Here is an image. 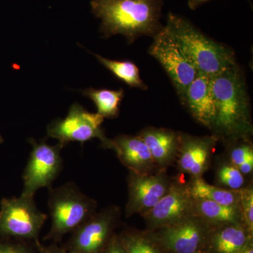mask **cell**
Listing matches in <instances>:
<instances>
[{"label": "cell", "instance_id": "obj_1", "mask_svg": "<svg viewBox=\"0 0 253 253\" xmlns=\"http://www.w3.org/2000/svg\"><path fill=\"white\" fill-rule=\"evenodd\" d=\"M91 11L101 20L100 31L104 38L126 37L132 44L141 36L154 38L163 29V0H92Z\"/></svg>", "mask_w": 253, "mask_h": 253}, {"label": "cell", "instance_id": "obj_2", "mask_svg": "<svg viewBox=\"0 0 253 253\" xmlns=\"http://www.w3.org/2000/svg\"><path fill=\"white\" fill-rule=\"evenodd\" d=\"M211 85L215 108L211 129L231 138L251 134L250 96L244 73L239 65L211 77Z\"/></svg>", "mask_w": 253, "mask_h": 253}, {"label": "cell", "instance_id": "obj_3", "mask_svg": "<svg viewBox=\"0 0 253 253\" xmlns=\"http://www.w3.org/2000/svg\"><path fill=\"white\" fill-rule=\"evenodd\" d=\"M166 27L199 72L212 77L237 64L233 49L208 38L186 18L169 13Z\"/></svg>", "mask_w": 253, "mask_h": 253}, {"label": "cell", "instance_id": "obj_4", "mask_svg": "<svg viewBox=\"0 0 253 253\" xmlns=\"http://www.w3.org/2000/svg\"><path fill=\"white\" fill-rule=\"evenodd\" d=\"M48 207L51 229L44 239L59 242L63 236L94 215L96 203L83 194L75 183L68 182L55 189L50 188Z\"/></svg>", "mask_w": 253, "mask_h": 253}, {"label": "cell", "instance_id": "obj_5", "mask_svg": "<svg viewBox=\"0 0 253 253\" xmlns=\"http://www.w3.org/2000/svg\"><path fill=\"white\" fill-rule=\"evenodd\" d=\"M47 215L37 207L34 197L2 199L0 207V236L25 241L38 240Z\"/></svg>", "mask_w": 253, "mask_h": 253}, {"label": "cell", "instance_id": "obj_6", "mask_svg": "<svg viewBox=\"0 0 253 253\" xmlns=\"http://www.w3.org/2000/svg\"><path fill=\"white\" fill-rule=\"evenodd\" d=\"M32 146L27 165L23 173L22 196L34 197L41 188H51L63 168L61 152L65 146L58 143L52 146L44 139H30Z\"/></svg>", "mask_w": 253, "mask_h": 253}, {"label": "cell", "instance_id": "obj_7", "mask_svg": "<svg viewBox=\"0 0 253 253\" xmlns=\"http://www.w3.org/2000/svg\"><path fill=\"white\" fill-rule=\"evenodd\" d=\"M104 118L98 113L86 111L81 105L73 104L67 116L63 119L57 118L47 126V136L57 139L59 143L66 146L70 142L81 144L98 138L104 147L111 149V140L105 135L101 128Z\"/></svg>", "mask_w": 253, "mask_h": 253}, {"label": "cell", "instance_id": "obj_8", "mask_svg": "<svg viewBox=\"0 0 253 253\" xmlns=\"http://www.w3.org/2000/svg\"><path fill=\"white\" fill-rule=\"evenodd\" d=\"M153 39L149 53L164 68L181 98L199 71L166 26Z\"/></svg>", "mask_w": 253, "mask_h": 253}, {"label": "cell", "instance_id": "obj_9", "mask_svg": "<svg viewBox=\"0 0 253 253\" xmlns=\"http://www.w3.org/2000/svg\"><path fill=\"white\" fill-rule=\"evenodd\" d=\"M114 210L95 214L72 232L66 250L72 253H101L114 225Z\"/></svg>", "mask_w": 253, "mask_h": 253}, {"label": "cell", "instance_id": "obj_10", "mask_svg": "<svg viewBox=\"0 0 253 253\" xmlns=\"http://www.w3.org/2000/svg\"><path fill=\"white\" fill-rule=\"evenodd\" d=\"M129 201L127 214H144L151 211L165 196L170 186L162 176L131 172L128 180Z\"/></svg>", "mask_w": 253, "mask_h": 253}, {"label": "cell", "instance_id": "obj_11", "mask_svg": "<svg viewBox=\"0 0 253 253\" xmlns=\"http://www.w3.org/2000/svg\"><path fill=\"white\" fill-rule=\"evenodd\" d=\"M193 203L189 190L170 186L167 194L144 216L153 225H171L189 217L194 208Z\"/></svg>", "mask_w": 253, "mask_h": 253}, {"label": "cell", "instance_id": "obj_12", "mask_svg": "<svg viewBox=\"0 0 253 253\" xmlns=\"http://www.w3.org/2000/svg\"><path fill=\"white\" fill-rule=\"evenodd\" d=\"M180 99L196 121L208 128H212L215 108L211 76L198 72Z\"/></svg>", "mask_w": 253, "mask_h": 253}, {"label": "cell", "instance_id": "obj_13", "mask_svg": "<svg viewBox=\"0 0 253 253\" xmlns=\"http://www.w3.org/2000/svg\"><path fill=\"white\" fill-rule=\"evenodd\" d=\"M204 238L201 226L189 217L166 226L161 235L163 244L174 253H197Z\"/></svg>", "mask_w": 253, "mask_h": 253}, {"label": "cell", "instance_id": "obj_14", "mask_svg": "<svg viewBox=\"0 0 253 253\" xmlns=\"http://www.w3.org/2000/svg\"><path fill=\"white\" fill-rule=\"evenodd\" d=\"M111 149L116 151L121 162L136 174H145L154 161L140 136L121 134L111 140Z\"/></svg>", "mask_w": 253, "mask_h": 253}, {"label": "cell", "instance_id": "obj_15", "mask_svg": "<svg viewBox=\"0 0 253 253\" xmlns=\"http://www.w3.org/2000/svg\"><path fill=\"white\" fill-rule=\"evenodd\" d=\"M216 139L211 137H187L182 139L179 167L195 177H200L207 168L211 148Z\"/></svg>", "mask_w": 253, "mask_h": 253}, {"label": "cell", "instance_id": "obj_16", "mask_svg": "<svg viewBox=\"0 0 253 253\" xmlns=\"http://www.w3.org/2000/svg\"><path fill=\"white\" fill-rule=\"evenodd\" d=\"M152 156L154 162L166 164L175 154L179 136L172 130L158 128H148L139 134Z\"/></svg>", "mask_w": 253, "mask_h": 253}, {"label": "cell", "instance_id": "obj_17", "mask_svg": "<svg viewBox=\"0 0 253 253\" xmlns=\"http://www.w3.org/2000/svg\"><path fill=\"white\" fill-rule=\"evenodd\" d=\"M82 94L94 103L98 114L105 118L118 117L120 106L124 97V89H94L89 87L81 91Z\"/></svg>", "mask_w": 253, "mask_h": 253}, {"label": "cell", "instance_id": "obj_18", "mask_svg": "<svg viewBox=\"0 0 253 253\" xmlns=\"http://www.w3.org/2000/svg\"><path fill=\"white\" fill-rule=\"evenodd\" d=\"M93 54L99 62L111 71L113 76L119 81L126 83L130 87L139 88L142 90L148 89V86L141 79L139 68L132 61L129 60L116 61L106 59L99 54Z\"/></svg>", "mask_w": 253, "mask_h": 253}, {"label": "cell", "instance_id": "obj_19", "mask_svg": "<svg viewBox=\"0 0 253 253\" xmlns=\"http://www.w3.org/2000/svg\"><path fill=\"white\" fill-rule=\"evenodd\" d=\"M189 191L195 200H206L228 206H238L239 203V194L211 185L200 177L193 181Z\"/></svg>", "mask_w": 253, "mask_h": 253}, {"label": "cell", "instance_id": "obj_20", "mask_svg": "<svg viewBox=\"0 0 253 253\" xmlns=\"http://www.w3.org/2000/svg\"><path fill=\"white\" fill-rule=\"evenodd\" d=\"M248 246L246 231L236 224L221 229L213 240V248L217 253H241Z\"/></svg>", "mask_w": 253, "mask_h": 253}, {"label": "cell", "instance_id": "obj_21", "mask_svg": "<svg viewBox=\"0 0 253 253\" xmlns=\"http://www.w3.org/2000/svg\"><path fill=\"white\" fill-rule=\"evenodd\" d=\"M196 201L195 208L200 215L212 222L236 224L241 219V210L238 206H224L206 200Z\"/></svg>", "mask_w": 253, "mask_h": 253}, {"label": "cell", "instance_id": "obj_22", "mask_svg": "<svg viewBox=\"0 0 253 253\" xmlns=\"http://www.w3.org/2000/svg\"><path fill=\"white\" fill-rule=\"evenodd\" d=\"M119 239L126 253H161L149 240L141 236L126 234Z\"/></svg>", "mask_w": 253, "mask_h": 253}, {"label": "cell", "instance_id": "obj_23", "mask_svg": "<svg viewBox=\"0 0 253 253\" xmlns=\"http://www.w3.org/2000/svg\"><path fill=\"white\" fill-rule=\"evenodd\" d=\"M218 179L224 185L234 190L241 189L244 184L242 173L234 166H224L218 172Z\"/></svg>", "mask_w": 253, "mask_h": 253}, {"label": "cell", "instance_id": "obj_24", "mask_svg": "<svg viewBox=\"0 0 253 253\" xmlns=\"http://www.w3.org/2000/svg\"><path fill=\"white\" fill-rule=\"evenodd\" d=\"M239 202L241 204V214L249 231L253 229V192L252 189H243L239 192Z\"/></svg>", "mask_w": 253, "mask_h": 253}, {"label": "cell", "instance_id": "obj_25", "mask_svg": "<svg viewBox=\"0 0 253 253\" xmlns=\"http://www.w3.org/2000/svg\"><path fill=\"white\" fill-rule=\"evenodd\" d=\"M253 155V149L250 145L246 144L239 145L231 151V162L234 166L238 168Z\"/></svg>", "mask_w": 253, "mask_h": 253}, {"label": "cell", "instance_id": "obj_26", "mask_svg": "<svg viewBox=\"0 0 253 253\" xmlns=\"http://www.w3.org/2000/svg\"><path fill=\"white\" fill-rule=\"evenodd\" d=\"M0 253H35L24 242L0 241Z\"/></svg>", "mask_w": 253, "mask_h": 253}, {"label": "cell", "instance_id": "obj_27", "mask_svg": "<svg viewBox=\"0 0 253 253\" xmlns=\"http://www.w3.org/2000/svg\"><path fill=\"white\" fill-rule=\"evenodd\" d=\"M101 253H126L120 239L116 237L111 239Z\"/></svg>", "mask_w": 253, "mask_h": 253}, {"label": "cell", "instance_id": "obj_28", "mask_svg": "<svg viewBox=\"0 0 253 253\" xmlns=\"http://www.w3.org/2000/svg\"><path fill=\"white\" fill-rule=\"evenodd\" d=\"M36 249L38 253H72L69 252L66 249L60 248L56 245H51V246H43L40 243L39 240L35 241Z\"/></svg>", "mask_w": 253, "mask_h": 253}, {"label": "cell", "instance_id": "obj_29", "mask_svg": "<svg viewBox=\"0 0 253 253\" xmlns=\"http://www.w3.org/2000/svg\"><path fill=\"white\" fill-rule=\"evenodd\" d=\"M238 169L243 174H248L252 172L253 169V155L250 156L244 163L239 166Z\"/></svg>", "mask_w": 253, "mask_h": 253}, {"label": "cell", "instance_id": "obj_30", "mask_svg": "<svg viewBox=\"0 0 253 253\" xmlns=\"http://www.w3.org/2000/svg\"><path fill=\"white\" fill-rule=\"evenodd\" d=\"M208 1H211V0H189L188 1V6L191 10H196L200 6L205 4V3L207 2ZM249 1H251V0H249Z\"/></svg>", "mask_w": 253, "mask_h": 253}, {"label": "cell", "instance_id": "obj_31", "mask_svg": "<svg viewBox=\"0 0 253 253\" xmlns=\"http://www.w3.org/2000/svg\"><path fill=\"white\" fill-rule=\"evenodd\" d=\"M241 253H253V248L251 247V246H248V247Z\"/></svg>", "mask_w": 253, "mask_h": 253}, {"label": "cell", "instance_id": "obj_32", "mask_svg": "<svg viewBox=\"0 0 253 253\" xmlns=\"http://www.w3.org/2000/svg\"><path fill=\"white\" fill-rule=\"evenodd\" d=\"M4 141V139H3L2 136H1V134H0V144L2 143Z\"/></svg>", "mask_w": 253, "mask_h": 253}]
</instances>
